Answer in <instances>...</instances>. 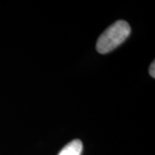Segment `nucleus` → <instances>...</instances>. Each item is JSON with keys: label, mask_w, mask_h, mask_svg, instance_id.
<instances>
[{"label": "nucleus", "mask_w": 155, "mask_h": 155, "mask_svg": "<svg viewBox=\"0 0 155 155\" xmlns=\"http://www.w3.org/2000/svg\"><path fill=\"white\" fill-rule=\"evenodd\" d=\"M83 144L79 140H73L65 146L58 155H81Z\"/></svg>", "instance_id": "obj_2"}, {"label": "nucleus", "mask_w": 155, "mask_h": 155, "mask_svg": "<svg viewBox=\"0 0 155 155\" xmlns=\"http://www.w3.org/2000/svg\"><path fill=\"white\" fill-rule=\"evenodd\" d=\"M131 32L126 21L119 20L104 31L97 41L96 48L99 54H107L124 42Z\"/></svg>", "instance_id": "obj_1"}, {"label": "nucleus", "mask_w": 155, "mask_h": 155, "mask_svg": "<svg viewBox=\"0 0 155 155\" xmlns=\"http://www.w3.org/2000/svg\"><path fill=\"white\" fill-rule=\"evenodd\" d=\"M149 74L151 77L155 78V61H153L149 67Z\"/></svg>", "instance_id": "obj_3"}]
</instances>
